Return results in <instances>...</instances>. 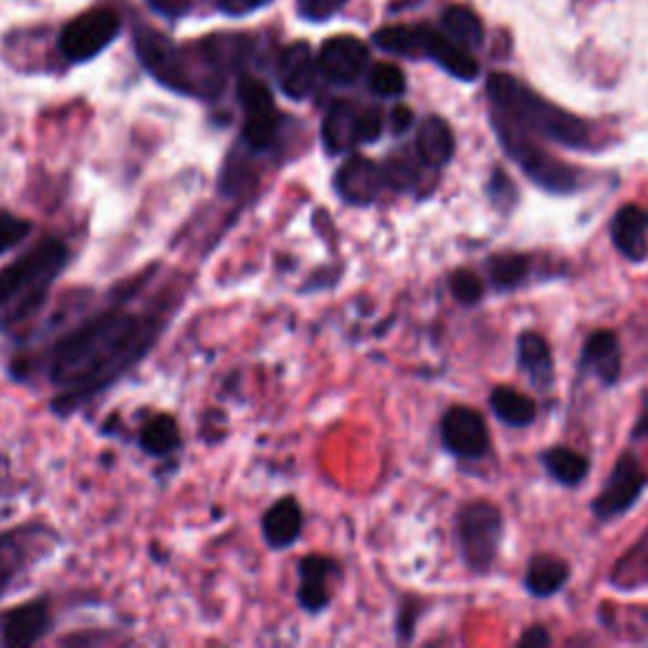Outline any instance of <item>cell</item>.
<instances>
[{"label": "cell", "mask_w": 648, "mask_h": 648, "mask_svg": "<svg viewBox=\"0 0 648 648\" xmlns=\"http://www.w3.org/2000/svg\"><path fill=\"white\" fill-rule=\"evenodd\" d=\"M163 330L157 317L110 307L64 334L51 350L49 380L61 391L56 406L91 398L135 368Z\"/></svg>", "instance_id": "cell-1"}, {"label": "cell", "mask_w": 648, "mask_h": 648, "mask_svg": "<svg viewBox=\"0 0 648 648\" xmlns=\"http://www.w3.org/2000/svg\"><path fill=\"white\" fill-rule=\"evenodd\" d=\"M486 91H490V99L501 112V117L512 119L524 132H535L545 140L575 150L590 144V129L583 119L550 104L512 76L492 74L486 81Z\"/></svg>", "instance_id": "cell-2"}, {"label": "cell", "mask_w": 648, "mask_h": 648, "mask_svg": "<svg viewBox=\"0 0 648 648\" xmlns=\"http://www.w3.org/2000/svg\"><path fill=\"white\" fill-rule=\"evenodd\" d=\"M68 249L64 241L46 239L0 271V325H15L41 307L53 279L64 271Z\"/></svg>", "instance_id": "cell-3"}, {"label": "cell", "mask_w": 648, "mask_h": 648, "mask_svg": "<svg viewBox=\"0 0 648 648\" xmlns=\"http://www.w3.org/2000/svg\"><path fill=\"white\" fill-rule=\"evenodd\" d=\"M494 132L499 135L507 155L522 167V173L535 186L550 190V193H573L577 188V178H581L577 170L532 142L528 132L520 125H514L512 119L501 117V114L494 117Z\"/></svg>", "instance_id": "cell-4"}, {"label": "cell", "mask_w": 648, "mask_h": 648, "mask_svg": "<svg viewBox=\"0 0 648 648\" xmlns=\"http://www.w3.org/2000/svg\"><path fill=\"white\" fill-rule=\"evenodd\" d=\"M456 530H459L461 552L469 568L479 570V573L490 570L499 552L501 532H505L499 507H494L492 501H471L459 512Z\"/></svg>", "instance_id": "cell-5"}, {"label": "cell", "mask_w": 648, "mask_h": 648, "mask_svg": "<svg viewBox=\"0 0 648 648\" xmlns=\"http://www.w3.org/2000/svg\"><path fill=\"white\" fill-rule=\"evenodd\" d=\"M135 46L144 68L160 84H165L167 89L182 91V94H195L193 72L182 56V49H178L170 38L157 34L155 28H140L135 36Z\"/></svg>", "instance_id": "cell-6"}, {"label": "cell", "mask_w": 648, "mask_h": 648, "mask_svg": "<svg viewBox=\"0 0 648 648\" xmlns=\"http://www.w3.org/2000/svg\"><path fill=\"white\" fill-rule=\"evenodd\" d=\"M119 34V18L106 8L79 15L61 30L59 49L68 61H89L102 53Z\"/></svg>", "instance_id": "cell-7"}, {"label": "cell", "mask_w": 648, "mask_h": 648, "mask_svg": "<svg viewBox=\"0 0 648 648\" xmlns=\"http://www.w3.org/2000/svg\"><path fill=\"white\" fill-rule=\"evenodd\" d=\"M648 484V474L634 454H623L615 461L613 474L608 479L606 490L600 492V497L593 501V512L600 520H615V517L626 514L631 507L636 505Z\"/></svg>", "instance_id": "cell-8"}, {"label": "cell", "mask_w": 648, "mask_h": 648, "mask_svg": "<svg viewBox=\"0 0 648 648\" xmlns=\"http://www.w3.org/2000/svg\"><path fill=\"white\" fill-rule=\"evenodd\" d=\"M239 102L243 106V140L249 148L266 150L277 137V106L269 87L243 76L239 81Z\"/></svg>", "instance_id": "cell-9"}, {"label": "cell", "mask_w": 648, "mask_h": 648, "mask_svg": "<svg viewBox=\"0 0 648 648\" xmlns=\"http://www.w3.org/2000/svg\"><path fill=\"white\" fill-rule=\"evenodd\" d=\"M441 439L446 448L461 459H479L490 452V431L477 410L456 406L441 421Z\"/></svg>", "instance_id": "cell-10"}, {"label": "cell", "mask_w": 648, "mask_h": 648, "mask_svg": "<svg viewBox=\"0 0 648 648\" xmlns=\"http://www.w3.org/2000/svg\"><path fill=\"white\" fill-rule=\"evenodd\" d=\"M368 46L355 36H334L319 51V72L334 84H353L368 66Z\"/></svg>", "instance_id": "cell-11"}, {"label": "cell", "mask_w": 648, "mask_h": 648, "mask_svg": "<svg viewBox=\"0 0 648 648\" xmlns=\"http://www.w3.org/2000/svg\"><path fill=\"white\" fill-rule=\"evenodd\" d=\"M380 186H383V173L380 167L368 157H350L347 163L340 165L334 175V188L342 201L350 205H368L378 198Z\"/></svg>", "instance_id": "cell-12"}, {"label": "cell", "mask_w": 648, "mask_h": 648, "mask_svg": "<svg viewBox=\"0 0 648 648\" xmlns=\"http://www.w3.org/2000/svg\"><path fill=\"white\" fill-rule=\"evenodd\" d=\"M51 611L46 600H30L3 615V644L5 646H34L49 634Z\"/></svg>", "instance_id": "cell-13"}, {"label": "cell", "mask_w": 648, "mask_h": 648, "mask_svg": "<svg viewBox=\"0 0 648 648\" xmlns=\"http://www.w3.org/2000/svg\"><path fill=\"white\" fill-rule=\"evenodd\" d=\"M277 76H279V87L287 97L292 99L309 97V91L315 89V76H317V64H315V56H312L309 43L296 41L292 46H287V49L281 51Z\"/></svg>", "instance_id": "cell-14"}, {"label": "cell", "mask_w": 648, "mask_h": 648, "mask_svg": "<svg viewBox=\"0 0 648 648\" xmlns=\"http://www.w3.org/2000/svg\"><path fill=\"white\" fill-rule=\"evenodd\" d=\"M611 239L631 262H644L648 254V211L641 205H623L613 216Z\"/></svg>", "instance_id": "cell-15"}, {"label": "cell", "mask_w": 648, "mask_h": 648, "mask_svg": "<svg viewBox=\"0 0 648 648\" xmlns=\"http://www.w3.org/2000/svg\"><path fill=\"white\" fill-rule=\"evenodd\" d=\"M423 56L433 59L439 66H444L448 74L461 81H471L479 76V64L463 51V46L452 41L446 34L431 30L429 26H425L423 34Z\"/></svg>", "instance_id": "cell-16"}, {"label": "cell", "mask_w": 648, "mask_h": 648, "mask_svg": "<svg viewBox=\"0 0 648 648\" xmlns=\"http://www.w3.org/2000/svg\"><path fill=\"white\" fill-rule=\"evenodd\" d=\"M581 368L590 370L606 385H613L621 378V345L613 332L598 330L590 334L583 347Z\"/></svg>", "instance_id": "cell-17"}, {"label": "cell", "mask_w": 648, "mask_h": 648, "mask_svg": "<svg viewBox=\"0 0 648 648\" xmlns=\"http://www.w3.org/2000/svg\"><path fill=\"white\" fill-rule=\"evenodd\" d=\"M264 539L274 550H284V547L294 545L302 535V507L294 497L279 499L277 505L269 507V512L264 514Z\"/></svg>", "instance_id": "cell-18"}, {"label": "cell", "mask_w": 648, "mask_h": 648, "mask_svg": "<svg viewBox=\"0 0 648 648\" xmlns=\"http://www.w3.org/2000/svg\"><path fill=\"white\" fill-rule=\"evenodd\" d=\"M334 570L332 560L309 555L300 562V603L304 611L317 613L330 603V593H327V577Z\"/></svg>", "instance_id": "cell-19"}, {"label": "cell", "mask_w": 648, "mask_h": 648, "mask_svg": "<svg viewBox=\"0 0 648 648\" xmlns=\"http://www.w3.org/2000/svg\"><path fill=\"white\" fill-rule=\"evenodd\" d=\"M418 157L431 167H444L454 157V132L446 119L441 117H425L418 127Z\"/></svg>", "instance_id": "cell-20"}, {"label": "cell", "mask_w": 648, "mask_h": 648, "mask_svg": "<svg viewBox=\"0 0 648 648\" xmlns=\"http://www.w3.org/2000/svg\"><path fill=\"white\" fill-rule=\"evenodd\" d=\"M517 353H520V365L532 378V383L539 387H547L552 383L555 365L545 338H539L537 332H522L520 340H517Z\"/></svg>", "instance_id": "cell-21"}, {"label": "cell", "mask_w": 648, "mask_h": 648, "mask_svg": "<svg viewBox=\"0 0 648 648\" xmlns=\"http://www.w3.org/2000/svg\"><path fill=\"white\" fill-rule=\"evenodd\" d=\"M357 114L347 102H334L322 122V142L330 155H342L357 142Z\"/></svg>", "instance_id": "cell-22"}, {"label": "cell", "mask_w": 648, "mask_h": 648, "mask_svg": "<svg viewBox=\"0 0 648 648\" xmlns=\"http://www.w3.org/2000/svg\"><path fill=\"white\" fill-rule=\"evenodd\" d=\"M568 577H570L568 562L552 558V555H539V558L530 562L524 585H528V590L532 593V596L547 598V596H555V593L562 590V585L568 583Z\"/></svg>", "instance_id": "cell-23"}, {"label": "cell", "mask_w": 648, "mask_h": 648, "mask_svg": "<svg viewBox=\"0 0 648 648\" xmlns=\"http://www.w3.org/2000/svg\"><path fill=\"white\" fill-rule=\"evenodd\" d=\"M543 463L560 484H568V486L581 484L590 471V461L585 459L583 454H577L573 448H566V446H555L550 452H545Z\"/></svg>", "instance_id": "cell-24"}, {"label": "cell", "mask_w": 648, "mask_h": 648, "mask_svg": "<svg viewBox=\"0 0 648 648\" xmlns=\"http://www.w3.org/2000/svg\"><path fill=\"white\" fill-rule=\"evenodd\" d=\"M490 403L499 421L509 425H530L537 416V408L532 398H528V395L520 391H512V387H497V391L492 393Z\"/></svg>", "instance_id": "cell-25"}, {"label": "cell", "mask_w": 648, "mask_h": 648, "mask_svg": "<svg viewBox=\"0 0 648 648\" xmlns=\"http://www.w3.org/2000/svg\"><path fill=\"white\" fill-rule=\"evenodd\" d=\"M441 26H444L446 36L459 46H479L484 41L482 18L463 5L448 8V11L444 13V18H441Z\"/></svg>", "instance_id": "cell-26"}, {"label": "cell", "mask_w": 648, "mask_h": 648, "mask_svg": "<svg viewBox=\"0 0 648 648\" xmlns=\"http://www.w3.org/2000/svg\"><path fill=\"white\" fill-rule=\"evenodd\" d=\"M142 448L152 456H165L180 446V429L173 416L160 414L142 425Z\"/></svg>", "instance_id": "cell-27"}, {"label": "cell", "mask_w": 648, "mask_h": 648, "mask_svg": "<svg viewBox=\"0 0 648 648\" xmlns=\"http://www.w3.org/2000/svg\"><path fill=\"white\" fill-rule=\"evenodd\" d=\"M423 34L425 26H395V28H383L378 30L376 46H380L383 51L391 53H401V56H423Z\"/></svg>", "instance_id": "cell-28"}, {"label": "cell", "mask_w": 648, "mask_h": 648, "mask_svg": "<svg viewBox=\"0 0 648 648\" xmlns=\"http://www.w3.org/2000/svg\"><path fill=\"white\" fill-rule=\"evenodd\" d=\"M530 274V258L522 254H499L490 262V277L497 289L520 287Z\"/></svg>", "instance_id": "cell-29"}, {"label": "cell", "mask_w": 648, "mask_h": 648, "mask_svg": "<svg viewBox=\"0 0 648 648\" xmlns=\"http://www.w3.org/2000/svg\"><path fill=\"white\" fill-rule=\"evenodd\" d=\"M23 552H26V545H23L21 532H11V535L0 537V596L8 590V585L21 570Z\"/></svg>", "instance_id": "cell-30"}, {"label": "cell", "mask_w": 648, "mask_h": 648, "mask_svg": "<svg viewBox=\"0 0 648 648\" xmlns=\"http://www.w3.org/2000/svg\"><path fill=\"white\" fill-rule=\"evenodd\" d=\"M370 89L380 97H401L406 91V74L395 64H378L370 74Z\"/></svg>", "instance_id": "cell-31"}, {"label": "cell", "mask_w": 648, "mask_h": 648, "mask_svg": "<svg viewBox=\"0 0 648 648\" xmlns=\"http://www.w3.org/2000/svg\"><path fill=\"white\" fill-rule=\"evenodd\" d=\"M30 236V220L13 216V213H0V254L21 246Z\"/></svg>", "instance_id": "cell-32"}, {"label": "cell", "mask_w": 648, "mask_h": 648, "mask_svg": "<svg viewBox=\"0 0 648 648\" xmlns=\"http://www.w3.org/2000/svg\"><path fill=\"white\" fill-rule=\"evenodd\" d=\"M452 294L461 304H477L484 296V284L474 271L461 269L452 277Z\"/></svg>", "instance_id": "cell-33"}, {"label": "cell", "mask_w": 648, "mask_h": 648, "mask_svg": "<svg viewBox=\"0 0 648 648\" xmlns=\"http://www.w3.org/2000/svg\"><path fill=\"white\" fill-rule=\"evenodd\" d=\"M380 173H383V182H387V186L395 188V190H408L416 186L418 180V173L414 165H408L406 160H387V163L380 167Z\"/></svg>", "instance_id": "cell-34"}, {"label": "cell", "mask_w": 648, "mask_h": 648, "mask_svg": "<svg viewBox=\"0 0 648 648\" xmlns=\"http://www.w3.org/2000/svg\"><path fill=\"white\" fill-rule=\"evenodd\" d=\"M355 132L357 142H376L383 135V114H380V110H365L357 114Z\"/></svg>", "instance_id": "cell-35"}, {"label": "cell", "mask_w": 648, "mask_h": 648, "mask_svg": "<svg viewBox=\"0 0 648 648\" xmlns=\"http://www.w3.org/2000/svg\"><path fill=\"white\" fill-rule=\"evenodd\" d=\"M347 0H300L296 8H300V15L307 21H325L332 18L334 13L345 5Z\"/></svg>", "instance_id": "cell-36"}, {"label": "cell", "mask_w": 648, "mask_h": 648, "mask_svg": "<svg viewBox=\"0 0 648 648\" xmlns=\"http://www.w3.org/2000/svg\"><path fill=\"white\" fill-rule=\"evenodd\" d=\"M492 195H494V203H512L514 201V186L509 182V178L501 170H494L492 173Z\"/></svg>", "instance_id": "cell-37"}, {"label": "cell", "mask_w": 648, "mask_h": 648, "mask_svg": "<svg viewBox=\"0 0 648 648\" xmlns=\"http://www.w3.org/2000/svg\"><path fill=\"white\" fill-rule=\"evenodd\" d=\"M216 3L228 15H249L266 3H271V0H216Z\"/></svg>", "instance_id": "cell-38"}, {"label": "cell", "mask_w": 648, "mask_h": 648, "mask_svg": "<svg viewBox=\"0 0 648 648\" xmlns=\"http://www.w3.org/2000/svg\"><path fill=\"white\" fill-rule=\"evenodd\" d=\"M391 127H393V132H395V135L408 132V129L414 127V112H410L406 104H398V106H395V110L391 112Z\"/></svg>", "instance_id": "cell-39"}, {"label": "cell", "mask_w": 648, "mask_h": 648, "mask_svg": "<svg viewBox=\"0 0 648 648\" xmlns=\"http://www.w3.org/2000/svg\"><path fill=\"white\" fill-rule=\"evenodd\" d=\"M520 644L522 646H547V644H550V636H547L545 628L537 626V628H530L528 634H522Z\"/></svg>", "instance_id": "cell-40"}, {"label": "cell", "mask_w": 648, "mask_h": 648, "mask_svg": "<svg viewBox=\"0 0 648 648\" xmlns=\"http://www.w3.org/2000/svg\"><path fill=\"white\" fill-rule=\"evenodd\" d=\"M152 5L160 8L163 13H170V15H178V13H186V8L190 0H150Z\"/></svg>", "instance_id": "cell-41"}, {"label": "cell", "mask_w": 648, "mask_h": 648, "mask_svg": "<svg viewBox=\"0 0 648 648\" xmlns=\"http://www.w3.org/2000/svg\"><path fill=\"white\" fill-rule=\"evenodd\" d=\"M631 439H634V441H646L648 439V393L644 395V410H641V416H638L634 436H631Z\"/></svg>", "instance_id": "cell-42"}]
</instances>
